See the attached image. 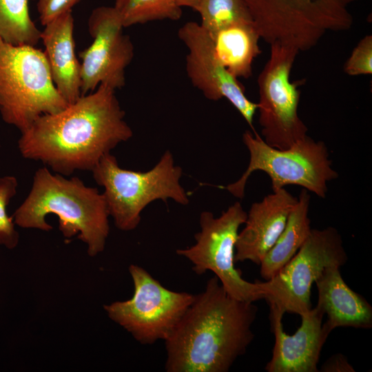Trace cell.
<instances>
[{
	"mask_svg": "<svg viewBox=\"0 0 372 372\" xmlns=\"http://www.w3.org/2000/svg\"><path fill=\"white\" fill-rule=\"evenodd\" d=\"M271 331L275 342L271 359L265 366L268 372H318V364L323 345L331 331L322 324L323 311L316 306L301 316V324L294 334L283 329L285 314L269 305Z\"/></svg>",
	"mask_w": 372,
	"mask_h": 372,
	"instance_id": "obj_14",
	"label": "cell"
},
{
	"mask_svg": "<svg viewBox=\"0 0 372 372\" xmlns=\"http://www.w3.org/2000/svg\"><path fill=\"white\" fill-rule=\"evenodd\" d=\"M113 7L123 28L154 21H178L183 14L176 0H115Z\"/></svg>",
	"mask_w": 372,
	"mask_h": 372,
	"instance_id": "obj_21",
	"label": "cell"
},
{
	"mask_svg": "<svg viewBox=\"0 0 372 372\" xmlns=\"http://www.w3.org/2000/svg\"><path fill=\"white\" fill-rule=\"evenodd\" d=\"M300 52L280 43L270 45V55L258 76L257 110L262 139L283 149L305 138L307 127L298 115L302 81L290 80L291 71Z\"/></svg>",
	"mask_w": 372,
	"mask_h": 372,
	"instance_id": "obj_9",
	"label": "cell"
},
{
	"mask_svg": "<svg viewBox=\"0 0 372 372\" xmlns=\"http://www.w3.org/2000/svg\"><path fill=\"white\" fill-rule=\"evenodd\" d=\"M209 34L216 56L225 69L237 79L250 77L253 62L261 53L260 36L254 21L235 23Z\"/></svg>",
	"mask_w": 372,
	"mask_h": 372,
	"instance_id": "obj_18",
	"label": "cell"
},
{
	"mask_svg": "<svg viewBox=\"0 0 372 372\" xmlns=\"http://www.w3.org/2000/svg\"><path fill=\"white\" fill-rule=\"evenodd\" d=\"M340 268H326L314 282L318 295L316 307L328 318L324 324L331 332L338 327L370 329L372 307L347 285Z\"/></svg>",
	"mask_w": 372,
	"mask_h": 372,
	"instance_id": "obj_17",
	"label": "cell"
},
{
	"mask_svg": "<svg viewBox=\"0 0 372 372\" xmlns=\"http://www.w3.org/2000/svg\"><path fill=\"white\" fill-rule=\"evenodd\" d=\"M246 218L247 212L240 202L229 206L219 217L204 211L200 216V231L194 236L195 244L176 252L192 264L196 274L212 271L229 296L254 302L264 299L261 282L243 279L234 266L235 244Z\"/></svg>",
	"mask_w": 372,
	"mask_h": 372,
	"instance_id": "obj_8",
	"label": "cell"
},
{
	"mask_svg": "<svg viewBox=\"0 0 372 372\" xmlns=\"http://www.w3.org/2000/svg\"><path fill=\"white\" fill-rule=\"evenodd\" d=\"M68 104L56 88L43 51L0 39V113L23 132L39 116Z\"/></svg>",
	"mask_w": 372,
	"mask_h": 372,
	"instance_id": "obj_5",
	"label": "cell"
},
{
	"mask_svg": "<svg viewBox=\"0 0 372 372\" xmlns=\"http://www.w3.org/2000/svg\"><path fill=\"white\" fill-rule=\"evenodd\" d=\"M18 181L14 176L0 177V246L14 249L19 242L13 218L8 216L7 207L17 194Z\"/></svg>",
	"mask_w": 372,
	"mask_h": 372,
	"instance_id": "obj_23",
	"label": "cell"
},
{
	"mask_svg": "<svg viewBox=\"0 0 372 372\" xmlns=\"http://www.w3.org/2000/svg\"><path fill=\"white\" fill-rule=\"evenodd\" d=\"M348 260L341 235L333 227L311 229L291 260L271 279L261 282L264 299L284 313L300 316L311 309V289L324 270Z\"/></svg>",
	"mask_w": 372,
	"mask_h": 372,
	"instance_id": "obj_11",
	"label": "cell"
},
{
	"mask_svg": "<svg viewBox=\"0 0 372 372\" xmlns=\"http://www.w3.org/2000/svg\"><path fill=\"white\" fill-rule=\"evenodd\" d=\"M91 172L95 182L104 188L110 216L121 231L136 229L142 211L156 200L172 199L183 205L189 202L180 183L182 169L175 165L169 150L147 172L121 168L110 153L104 155Z\"/></svg>",
	"mask_w": 372,
	"mask_h": 372,
	"instance_id": "obj_4",
	"label": "cell"
},
{
	"mask_svg": "<svg viewBox=\"0 0 372 372\" xmlns=\"http://www.w3.org/2000/svg\"><path fill=\"white\" fill-rule=\"evenodd\" d=\"M344 72L349 76L372 74V35L363 37L352 50L344 65Z\"/></svg>",
	"mask_w": 372,
	"mask_h": 372,
	"instance_id": "obj_24",
	"label": "cell"
},
{
	"mask_svg": "<svg viewBox=\"0 0 372 372\" xmlns=\"http://www.w3.org/2000/svg\"><path fill=\"white\" fill-rule=\"evenodd\" d=\"M297 200L298 197L281 188L254 203L247 213L245 227L238 234L235 262L249 260L259 265L282 231Z\"/></svg>",
	"mask_w": 372,
	"mask_h": 372,
	"instance_id": "obj_15",
	"label": "cell"
},
{
	"mask_svg": "<svg viewBox=\"0 0 372 372\" xmlns=\"http://www.w3.org/2000/svg\"><path fill=\"white\" fill-rule=\"evenodd\" d=\"M92 44L79 54L81 96L94 92L100 84L114 90L125 85V69L134 52L130 37L123 33L120 18L112 6H99L87 21Z\"/></svg>",
	"mask_w": 372,
	"mask_h": 372,
	"instance_id": "obj_12",
	"label": "cell"
},
{
	"mask_svg": "<svg viewBox=\"0 0 372 372\" xmlns=\"http://www.w3.org/2000/svg\"><path fill=\"white\" fill-rule=\"evenodd\" d=\"M132 297L104 305L108 317L143 344L165 340L192 304L195 295L165 288L148 271L130 265Z\"/></svg>",
	"mask_w": 372,
	"mask_h": 372,
	"instance_id": "obj_10",
	"label": "cell"
},
{
	"mask_svg": "<svg viewBox=\"0 0 372 372\" xmlns=\"http://www.w3.org/2000/svg\"><path fill=\"white\" fill-rule=\"evenodd\" d=\"M29 0H0V39L14 45L35 46L41 30L32 20Z\"/></svg>",
	"mask_w": 372,
	"mask_h": 372,
	"instance_id": "obj_20",
	"label": "cell"
},
{
	"mask_svg": "<svg viewBox=\"0 0 372 372\" xmlns=\"http://www.w3.org/2000/svg\"><path fill=\"white\" fill-rule=\"evenodd\" d=\"M309 192L301 190L282 231L259 265L260 276L265 280L273 278L291 260L311 233Z\"/></svg>",
	"mask_w": 372,
	"mask_h": 372,
	"instance_id": "obj_19",
	"label": "cell"
},
{
	"mask_svg": "<svg viewBox=\"0 0 372 372\" xmlns=\"http://www.w3.org/2000/svg\"><path fill=\"white\" fill-rule=\"evenodd\" d=\"M242 142L249 152L246 170L236 181L220 187L236 198H244L247 180L256 171L268 175L273 191L294 185L321 198L327 196L328 183L338 177L324 142L308 135L283 149L269 145L256 132L245 131Z\"/></svg>",
	"mask_w": 372,
	"mask_h": 372,
	"instance_id": "obj_6",
	"label": "cell"
},
{
	"mask_svg": "<svg viewBox=\"0 0 372 372\" xmlns=\"http://www.w3.org/2000/svg\"><path fill=\"white\" fill-rule=\"evenodd\" d=\"M49 214L58 216L65 238L77 236L87 245L90 256L104 250L110 214L103 194L97 188L85 185L78 177L67 178L45 167L39 168L28 195L12 217L20 227L49 231L52 229L46 221Z\"/></svg>",
	"mask_w": 372,
	"mask_h": 372,
	"instance_id": "obj_3",
	"label": "cell"
},
{
	"mask_svg": "<svg viewBox=\"0 0 372 372\" xmlns=\"http://www.w3.org/2000/svg\"><path fill=\"white\" fill-rule=\"evenodd\" d=\"M178 36L188 50L186 72L193 86L211 101L226 99L256 132L253 121L257 103L250 101L238 79L218 61L209 33L195 21L181 26Z\"/></svg>",
	"mask_w": 372,
	"mask_h": 372,
	"instance_id": "obj_13",
	"label": "cell"
},
{
	"mask_svg": "<svg viewBox=\"0 0 372 372\" xmlns=\"http://www.w3.org/2000/svg\"><path fill=\"white\" fill-rule=\"evenodd\" d=\"M115 91L100 84L60 112L38 117L21 132V156L63 176L92 171L104 155L133 136Z\"/></svg>",
	"mask_w": 372,
	"mask_h": 372,
	"instance_id": "obj_1",
	"label": "cell"
},
{
	"mask_svg": "<svg viewBox=\"0 0 372 372\" xmlns=\"http://www.w3.org/2000/svg\"><path fill=\"white\" fill-rule=\"evenodd\" d=\"M322 372H354L353 367L342 354L338 353L329 358L321 366Z\"/></svg>",
	"mask_w": 372,
	"mask_h": 372,
	"instance_id": "obj_26",
	"label": "cell"
},
{
	"mask_svg": "<svg viewBox=\"0 0 372 372\" xmlns=\"http://www.w3.org/2000/svg\"><path fill=\"white\" fill-rule=\"evenodd\" d=\"M258 307L229 296L214 276L165 340L167 372H227L254 338Z\"/></svg>",
	"mask_w": 372,
	"mask_h": 372,
	"instance_id": "obj_2",
	"label": "cell"
},
{
	"mask_svg": "<svg viewBox=\"0 0 372 372\" xmlns=\"http://www.w3.org/2000/svg\"><path fill=\"white\" fill-rule=\"evenodd\" d=\"M195 11L209 33L235 23L253 21L246 0H200Z\"/></svg>",
	"mask_w": 372,
	"mask_h": 372,
	"instance_id": "obj_22",
	"label": "cell"
},
{
	"mask_svg": "<svg viewBox=\"0 0 372 372\" xmlns=\"http://www.w3.org/2000/svg\"><path fill=\"white\" fill-rule=\"evenodd\" d=\"M72 10L59 15L41 32L51 76L59 93L68 104L81 96V63L75 54Z\"/></svg>",
	"mask_w": 372,
	"mask_h": 372,
	"instance_id": "obj_16",
	"label": "cell"
},
{
	"mask_svg": "<svg viewBox=\"0 0 372 372\" xmlns=\"http://www.w3.org/2000/svg\"><path fill=\"white\" fill-rule=\"evenodd\" d=\"M200 0H176L177 3L181 8L188 7L196 10Z\"/></svg>",
	"mask_w": 372,
	"mask_h": 372,
	"instance_id": "obj_27",
	"label": "cell"
},
{
	"mask_svg": "<svg viewBox=\"0 0 372 372\" xmlns=\"http://www.w3.org/2000/svg\"><path fill=\"white\" fill-rule=\"evenodd\" d=\"M81 0H38L37 8L41 23L44 26L72 8Z\"/></svg>",
	"mask_w": 372,
	"mask_h": 372,
	"instance_id": "obj_25",
	"label": "cell"
},
{
	"mask_svg": "<svg viewBox=\"0 0 372 372\" xmlns=\"http://www.w3.org/2000/svg\"><path fill=\"white\" fill-rule=\"evenodd\" d=\"M360 0H246L260 39L299 52L314 47L327 32L349 30V8Z\"/></svg>",
	"mask_w": 372,
	"mask_h": 372,
	"instance_id": "obj_7",
	"label": "cell"
}]
</instances>
